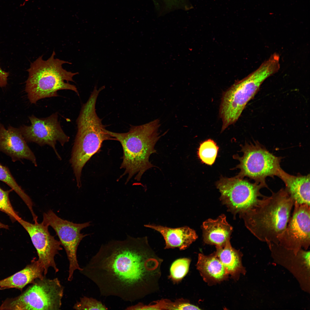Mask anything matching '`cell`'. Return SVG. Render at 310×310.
Masks as SVG:
<instances>
[{
    "label": "cell",
    "instance_id": "12",
    "mask_svg": "<svg viewBox=\"0 0 310 310\" xmlns=\"http://www.w3.org/2000/svg\"><path fill=\"white\" fill-rule=\"evenodd\" d=\"M294 208L285 229L278 237V244L296 254L310 245V205L294 202Z\"/></svg>",
    "mask_w": 310,
    "mask_h": 310
},
{
    "label": "cell",
    "instance_id": "10",
    "mask_svg": "<svg viewBox=\"0 0 310 310\" xmlns=\"http://www.w3.org/2000/svg\"><path fill=\"white\" fill-rule=\"evenodd\" d=\"M42 222L53 229L65 249L69 263L68 280L71 281L74 271L82 269L77 260V251L80 242L88 235L81 233V231L89 226L90 223H73L61 218L51 210L43 213Z\"/></svg>",
    "mask_w": 310,
    "mask_h": 310
},
{
    "label": "cell",
    "instance_id": "7",
    "mask_svg": "<svg viewBox=\"0 0 310 310\" xmlns=\"http://www.w3.org/2000/svg\"><path fill=\"white\" fill-rule=\"evenodd\" d=\"M21 294L7 298L0 310H59L64 288L57 278H37Z\"/></svg>",
    "mask_w": 310,
    "mask_h": 310
},
{
    "label": "cell",
    "instance_id": "6",
    "mask_svg": "<svg viewBox=\"0 0 310 310\" xmlns=\"http://www.w3.org/2000/svg\"><path fill=\"white\" fill-rule=\"evenodd\" d=\"M279 69L278 62L274 58L269 57L255 71L224 93L219 110L222 122V131L236 122L263 82L277 72Z\"/></svg>",
    "mask_w": 310,
    "mask_h": 310
},
{
    "label": "cell",
    "instance_id": "11",
    "mask_svg": "<svg viewBox=\"0 0 310 310\" xmlns=\"http://www.w3.org/2000/svg\"><path fill=\"white\" fill-rule=\"evenodd\" d=\"M29 118L31 125H24L19 128L26 142H34L41 146H49L54 150L58 158L61 160L56 148L57 142L63 146L69 142L70 138L61 128L57 113L46 118H39L32 115Z\"/></svg>",
    "mask_w": 310,
    "mask_h": 310
},
{
    "label": "cell",
    "instance_id": "24",
    "mask_svg": "<svg viewBox=\"0 0 310 310\" xmlns=\"http://www.w3.org/2000/svg\"><path fill=\"white\" fill-rule=\"evenodd\" d=\"M191 260L187 258L178 259L172 264L169 278L174 283L181 281L187 273Z\"/></svg>",
    "mask_w": 310,
    "mask_h": 310
},
{
    "label": "cell",
    "instance_id": "4",
    "mask_svg": "<svg viewBox=\"0 0 310 310\" xmlns=\"http://www.w3.org/2000/svg\"><path fill=\"white\" fill-rule=\"evenodd\" d=\"M98 96L95 93L91 94L82 106L76 121L78 131L69 162L79 188L81 186L82 170L86 162L99 151L104 141L116 140L108 133L97 114L95 107Z\"/></svg>",
    "mask_w": 310,
    "mask_h": 310
},
{
    "label": "cell",
    "instance_id": "2",
    "mask_svg": "<svg viewBox=\"0 0 310 310\" xmlns=\"http://www.w3.org/2000/svg\"><path fill=\"white\" fill-rule=\"evenodd\" d=\"M272 192L240 214L247 228L259 240L278 244V237L287 226L294 201L285 189Z\"/></svg>",
    "mask_w": 310,
    "mask_h": 310
},
{
    "label": "cell",
    "instance_id": "25",
    "mask_svg": "<svg viewBox=\"0 0 310 310\" xmlns=\"http://www.w3.org/2000/svg\"><path fill=\"white\" fill-rule=\"evenodd\" d=\"M12 190L5 191L0 187V211L7 214L12 221L18 222L21 218L14 210L9 197V193Z\"/></svg>",
    "mask_w": 310,
    "mask_h": 310
},
{
    "label": "cell",
    "instance_id": "16",
    "mask_svg": "<svg viewBox=\"0 0 310 310\" xmlns=\"http://www.w3.org/2000/svg\"><path fill=\"white\" fill-rule=\"evenodd\" d=\"M144 226L158 232L162 235L165 242V249L177 248L184 250L198 237L195 231L187 226L173 228L150 224Z\"/></svg>",
    "mask_w": 310,
    "mask_h": 310
},
{
    "label": "cell",
    "instance_id": "17",
    "mask_svg": "<svg viewBox=\"0 0 310 310\" xmlns=\"http://www.w3.org/2000/svg\"><path fill=\"white\" fill-rule=\"evenodd\" d=\"M277 177L284 182L285 190L294 202L310 205V175H290L282 168Z\"/></svg>",
    "mask_w": 310,
    "mask_h": 310
},
{
    "label": "cell",
    "instance_id": "13",
    "mask_svg": "<svg viewBox=\"0 0 310 310\" xmlns=\"http://www.w3.org/2000/svg\"><path fill=\"white\" fill-rule=\"evenodd\" d=\"M274 261L289 271L297 281L301 289L310 292V252L303 249L296 254L291 250L272 242L267 243Z\"/></svg>",
    "mask_w": 310,
    "mask_h": 310
},
{
    "label": "cell",
    "instance_id": "20",
    "mask_svg": "<svg viewBox=\"0 0 310 310\" xmlns=\"http://www.w3.org/2000/svg\"><path fill=\"white\" fill-rule=\"evenodd\" d=\"M196 266L204 280L208 282H220L227 278L228 275L215 254L208 256L199 254Z\"/></svg>",
    "mask_w": 310,
    "mask_h": 310
},
{
    "label": "cell",
    "instance_id": "27",
    "mask_svg": "<svg viewBox=\"0 0 310 310\" xmlns=\"http://www.w3.org/2000/svg\"><path fill=\"white\" fill-rule=\"evenodd\" d=\"M156 8L162 10H170L173 9H187L186 0H153Z\"/></svg>",
    "mask_w": 310,
    "mask_h": 310
},
{
    "label": "cell",
    "instance_id": "23",
    "mask_svg": "<svg viewBox=\"0 0 310 310\" xmlns=\"http://www.w3.org/2000/svg\"><path fill=\"white\" fill-rule=\"evenodd\" d=\"M218 148L214 141L208 139L200 144L197 152L198 156L203 163L212 165L215 160Z\"/></svg>",
    "mask_w": 310,
    "mask_h": 310
},
{
    "label": "cell",
    "instance_id": "9",
    "mask_svg": "<svg viewBox=\"0 0 310 310\" xmlns=\"http://www.w3.org/2000/svg\"><path fill=\"white\" fill-rule=\"evenodd\" d=\"M216 186L221 194V199L229 210L241 214L253 207L265 196L260 190L264 185L251 183L237 176L231 178L222 177Z\"/></svg>",
    "mask_w": 310,
    "mask_h": 310
},
{
    "label": "cell",
    "instance_id": "18",
    "mask_svg": "<svg viewBox=\"0 0 310 310\" xmlns=\"http://www.w3.org/2000/svg\"><path fill=\"white\" fill-rule=\"evenodd\" d=\"M203 237L206 243L222 247L230 239L232 227L227 222L226 216L222 215L216 219H209L202 224Z\"/></svg>",
    "mask_w": 310,
    "mask_h": 310
},
{
    "label": "cell",
    "instance_id": "19",
    "mask_svg": "<svg viewBox=\"0 0 310 310\" xmlns=\"http://www.w3.org/2000/svg\"><path fill=\"white\" fill-rule=\"evenodd\" d=\"M46 276L44 270L38 260L34 258L30 264L21 270L0 280V288H15L22 291L27 285L37 278Z\"/></svg>",
    "mask_w": 310,
    "mask_h": 310
},
{
    "label": "cell",
    "instance_id": "14",
    "mask_svg": "<svg viewBox=\"0 0 310 310\" xmlns=\"http://www.w3.org/2000/svg\"><path fill=\"white\" fill-rule=\"evenodd\" d=\"M27 231L32 242L36 249L38 261L44 270V276L49 268H53L55 272L59 270L55 261V256L62 249L59 241L51 235L48 229L49 226L43 222H38L32 224L21 218L18 222Z\"/></svg>",
    "mask_w": 310,
    "mask_h": 310
},
{
    "label": "cell",
    "instance_id": "26",
    "mask_svg": "<svg viewBox=\"0 0 310 310\" xmlns=\"http://www.w3.org/2000/svg\"><path fill=\"white\" fill-rule=\"evenodd\" d=\"M76 310H107L108 308L101 301L92 297L84 296L73 307Z\"/></svg>",
    "mask_w": 310,
    "mask_h": 310
},
{
    "label": "cell",
    "instance_id": "1",
    "mask_svg": "<svg viewBox=\"0 0 310 310\" xmlns=\"http://www.w3.org/2000/svg\"><path fill=\"white\" fill-rule=\"evenodd\" d=\"M163 261L147 237L129 236L102 245L80 272L96 285L101 295L132 302L158 290Z\"/></svg>",
    "mask_w": 310,
    "mask_h": 310
},
{
    "label": "cell",
    "instance_id": "29",
    "mask_svg": "<svg viewBox=\"0 0 310 310\" xmlns=\"http://www.w3.org/2000/svg\"><path fill=\"white\" fill-rule=\"evenodd\" d=\"M0 228L8 229H9V226L8 225L4 224L0 222Z\"/></svg>",
    "mask_w": 310,
    "mask_h": 310
},
{
    "label": "cell",
    "instance_id": "28",
    "mask_svg": "<svg viewBox=\"0 0 310 310\" xmlns=\"http://www.w3.org/2000/svg\"><path fill=\"white\" fill-rule=\"evenodd\" d=\"M9 73L2 69L0 66V87L5 86L7 84Z\"/></svg>",
    "mask_w": 310,
    "mask_h": 310
},
{
    "label": "cell",
    "instance_id": "3",
    "mask_svg": "<svg viewBox=\"0 0 310 310\" xmlns=\"http://www.w3.org/2000/svg\"><path fill=\"white\" fill-rule=\"evenodd\" d=\"M160 125L159 120L156 119L140 125H131L126 133L107 130L122 146L123 156L120 168L125 171L121 177L127 175L126 183L135 175V179L140 181L146 170L154 166L149 160L150 155L156 152L154 146L161 137L158 133Z\"/></svg>",
    "mask_w": 310,
    "mask_h": 310
},
{
    "label": "cell",
    "instance_id": "22",
    "mask_svg": "<svg viewBox=\"0 0 310 310\" xmlns=\"http://www.w3.org/2000/svg\"><path fill=\"white\" fill-rule=\"evenodd\" d=\"M0 181L7 184L18 195L29 209L33 218H36L37 216L33 210V203L31 199L17 183L9 169L1 164Z\"/></svg>",
    "mask_w": 310,
    "mask_h": 310
},
{
    "label": "cell",
    "instance_id": "8",
    "mask_svg": "<svg viewBox=\"0 0 310 310\" xmlns=\"http://www.w3.org/2000/svg\"><path fill=\"white\" fill-rule=\"evenodd\" d=\"M241 151V157L234 156L240 162L237 167L240 171L237 176L248 177L267 187L266 179L268 177L277 176L281 168L282 158L274 155L257 141L245 143Z\"/></svg>",
    "mask_w": 310,
    "mask_h": 310
},
{
    "label": "cell",
    "instance_id": "21",
    "mask_svg": "<svg viewBox=\"0 0 310 310\" xmlns=\"http://www.w3.org/2000/svg\"><path fill=\"white\" fill-rule=\"evenodd\" d=\"M214 253L223 265L228 274L236 277L241 274H245V268L241 262V255L231 246L230 239L222 247H217Z\"/></svg>",
    "mask_w": 310,
    "mask_h": 310
},
{
    "label": "cell",
    "instance_id": "15",
    "mask_svg": "<svg viewBox=\"0 0 310 310\" xmlns=\"http://www.w3.org/2000/svg\"><path fill=\"white\" fill-rule=\"evenodd\" d=\"M0 151L10 156L13 161L25 159L31 161L35 166H37L36 158L19 128L11 126L6 128L1 123Z\"/></svg>",
    "mask_w": 310,
    "mask_h": 310
},
{
    "label": "cell",
    "instance_id": "5",
    "mask_svg": "<svg viewBox=\"0 0 310 310\" xmlns=\"http://www.w3.org/2000/svg\"><path fill=\"white\" fill-rule=\"evenodd\" d=\"M55 55L53 51L46 61L41 56L31 63L27 70L29 76L26 82L25 91L32 104H36L43 98L57 96V91L60 90H71L79 95L76 87L68 83L73 82V77L78 73L64 69L62 66L63 64L71 63L55 59Z\"/></svg>",
    "mask_w": 310,
    "mask_h": 310
}]
</instances>
